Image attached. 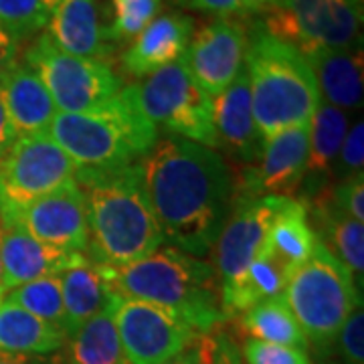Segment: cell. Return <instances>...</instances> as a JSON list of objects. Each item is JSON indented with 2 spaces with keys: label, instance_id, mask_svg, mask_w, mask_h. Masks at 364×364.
I'll list each match as a JSON object with an SVG mask.
<instances>
[{
  "label": "cell",
  "instance_id": "6da1fadb",
  "mask_svg": "<svg viewBox=\"0 0 364 364\" xmlns=\"http://www.w3.org/2000/svg\"><path fill=\"white\" fill-rule=\"evenodd\" d=\"M138 166L164 241L195 257L210 253L233 207L235 182L221 154L170 136Z\"/></svg>",
  "mask_w": 364,
  "mask_h": 364
},
{
  "label": "cell",
  "instance_id": "7a4b0ae2",
  "mask_svg": "<svg viewBox=\"0 0 364 364\" xmlns=\"http://www.w3.org/2000/svg\"><path fill=\"white\" fill-rule=\"evenodd\" d=\"M75 182L85 196L87 251L93 263L130 265L164 243L138 164L114 170L77 168Z\"/></svg>",
  "mask_w": 364,
  "mask_h": 364
},
{
  "label": "cell",
  "instance_id": "3957f363",
  "mask_svg": "<svg viewBox=\"0 0 364 364\" xmlns=\"http://www.w3.org/2000/svg\"><path fill=\"white\" fill-rule=\"evenodd\" d=\"M102 272L119 298L160 306L198 334L213 332L225 322L215 267L181 249L162 245L130 265H102Z\"/></svg>",
  "mask_w": 364,
  "mask_h": 364
},
{
  "label": "cell",
  "instance_id": "277c9868",
  "mask_svg": "<svg viewBox=\"0 0 364 364\" xmlns=\"http://www.w3.org/2000/svg\"><path fill=\"white\" fill-rule=\"evenodd\" d=\"M245 69L261 138L312 122L322 95L306 55L257 23L247 33Z\"/></svg>",
  "mask_w": 364,
  "mask_h": 364
},
{
  "label": "cell",
  "instance_id": "5b68a950",
  "mask_svg": "<svg viewBox=\"0 0 364 364\" xmlns=\"http://www.w3.org/2000/svg\"><path fill=\"white\" fill-rule=\"evenodd\" d=\"M49 136L77 168L114 170L138 164L156 144L158 130L144 116L132 83L97 109L57 112Z\"/></svg>",
  "mask_w": 364,
  "mask_h": 364
},
{
  "label": "cell",
  "instance_id": "8992f818",
  "mask_svg": "<svg viewBox=\"0 0 364 364\" xmlns=\"http://www.w3.org/2000/svg\"><path fill=\"white\" fill-rule=\"evenodd\" d=\"M282 298L308 344L316 346H330L346 318L360 306L354 277L320 239L312 255L291 272Z\"/></svg>",
  "mask_w": 364,
  "mask_h": 364
},
{
  "label": "cell",
  "instance_id": "52a82bcc",
  "mask_svg": "<svg viewBox=\"0 0 364 364\" xmlns=\"http://www.w3.org/2000/svg\"><path fill=\"white\" fill-rule=\"evenodd\" d=\"M138 105L154 128L174 138L219 148L213 122V100L200 90L181 61L162 67L134 83Z\"/></svg>",
  "mask_w": 364,
  "mask_h": 364
},
{
  "label": "cell",
  "instance_id": "ba28073f",
  "mask_svg": "<svg viewBox=\"0 0 364 364\" xmlns=\"http://www.w3.org/2000/svg\"><path fill=\"white\" fill-rule=\"evenodd\" d=\"M31 67L61 114H83L109 104L122 91V77L107 61L75 57L55 47L49 35H41L25 53Z\"/></svg>",
  "mask_w": 364,
  "mask_h": 364
},
{
  "label": "cell",
  "instance_id": "9c48e42d",
  "mask_svg": "<svg viewBox=\"0 0 364 364\" xmlns=\"http://www.w3.org/2000/svg\"><path fill=\"white\" fill-rule=\"evenodd\" d=\"M261 25L306 57L360 45L363 0H286Z\"/></svg>",
  "mask_w": 364,
  "mask_h": 364
},
{
  "label": "cell",
  "instance_id": "30bf717a",
  "mask_svg": "<svg viewBox=\"0 0 364 364\" xmlns=\"http://www.w3.org/2000/svg\"><path fill=\"white\" fill-rule=\"evenodd\" d=\"M77 166L49 134L16 138L0 162V219L75 182Z\"/></svg>",
  "mask_w": 364,
  "mask_h": 364
},
{
  "label": "cell",
  "instance_id": "8fae6325",
  "mask_svg": "<svg viewBox=\"0 0 364 364\" xmlns=\"http://www.w3.org/2000/svg\"><path fill=\"white\" fill-rule=\"evenodd\" d=\"M284 196H233V207L213 251L221 304L241 286L249 265L265 249L267 233Z\"/></svg>",
  "mask_w": 364,
  "mask_h": 364
},
{
  "label": "cell",
  "instance_id": "7c38bea8",
  "mask_svg": "<svg viewBox=\"0 0 364 364\" xmlns=\"http://www.w3.org/2000/svg\"><path fill=\"white\" fill-rule=\"evenodd\" d=\"M116 326L128 364L166 363L186 350L198 336L178 316L142 299H119Z\"/></svg>",
  "mask_w": 364,
  "mask_h": 364
},
{
  "label": "cell",
  "instance_id": "4fadbf2b",
  "mask_svg": "<svg viewBox=\"0 0 364 364\" xmlns=\"http://www.w3.org/2000/svg\"><path fill=\"white\" fill-rule=\"evenodd\" d=\"M310 152V124L277 132L263 140L257 166L235 182L233 196H286L294 198L306 181Z\"/></svg>",
  "mask_w": 364,
  "mask_h": 364
},
{
  "label": "cell",
  "instance_id": "5bb4252c",
  "mask_svg": "<svg viewBox=\"0 0 364 364\" xmlns=\"http://www.w3.org/2000/svg\"><path fill=\"white\" fill-rule=\"evenodd\" d=\"M245 51V26L233 18H217L193 33L181 63L196 85L208 97H215L243 71Z\"/></svg>",
  "mask_w": 364,
  "mask_h": 364
},
{
  "label": "cell",
  "instance_id": "9a60e30c",
  "mask_svg": "<svg viewBox=\"0 0 364 364\" xmlns=\"http://www.w3.org/2000/svg\"><path fill=\"white\" fill-rule=\"evenodd\" d=\"M0 223H16L37 241L61 251L85 253L90 247L87 207L77 182L41 196Z\"/></svg>",
  "mask_w": 364,
  "mask_h": 364
},
{
  "label": "cell",
  "instance_id": "2e32d148",
  "mask_svg": "<svg viewBox=\"0 0 364 364\" xmlns=\"http://www.w3.org/2000/svg\"><path fill=\"white\" fill-rule=\"evenodd\" d=\"M107 11V0H61L53 9L47 35L61 51L104 61L116 45L109 37L112 18H105Z\"/></svg>",
  "mask_w": 364,
  "mask_h": 364
},
{
  "label": "cell",
  "instance_id": "e0dca14e",
  "mask_svg": "<svg viewBox=\"0 0 364 364\" xmlns=\"http://www.w3.org/2000/svg\"><path fill=\"white\" fill-rule=\"evenodd\" d=\"M210 100L219 146H223L231 156L243 164L257 162L263 138L253 119L247 69L243 67V71L233 79V83Z\"/></svg>",
  "mask_w": 364,
  "mask_h": 364
},
{
  "label": "cell",
  "instance_id": "ac0fdd59",
  "mask_svg": "<svg viewBox=\"0 0 364 364\" xmlns=\"http://www.w3.org/2000/svg\"><path fill=\"white\" fill-rule=\"evenodd\" d=\"M195 33L191 16L166 13L156 16L142 33L130 41V47L122 55V69L134 77H148L162 67L181 61Z\"/></svg>",
  "mask_w": 364,
  "mask_h": 364
},
{
  "label": "cell",
  "instance_id": "d6986e66",
  "mask_svg": "<svg viewBox=\"0 0 364 364\" xmlns=\"http://www.w3.org/2000/svg\"><path fill=\"white\" fill-rule=\"evenodd\" d=\"M2 227V272L6 291L33 279L59 275L85 253H69L49 247L26 233L16 223H0Z\"/></svg>",
  "mask_w": 364,
  "mask_h": 364
},
{
  "label": "cell",
  "instance_id": "ffe728a7",
  "mask_svg": "<svg viewBox=\"0 0 364 364\" xmlns=\"http://www.w3.org/2000/svg\"><path fill=\"white\" fill-rule=\"evenodd\" d=\"M0 97L18 138L49 134L57 107L31 67L16 63L13 71L0 81Z\"/></svg>",
  "mask_w": 364,
  "mask_h": 364
},
{
  "label": "cell",
  "instance_id": "44dd1931",
  "mask_svg": "<svg viewBox=\"0 0 364 364\" xmlns=\"http://www.w3.org/2000/svg\"><path fill=\"white\" fill-rule=\"evenodd\" d=\"M59 282L65 310V340L73 336L85 322H90L93 316H97L119 299V296L107 284L102 265L93 263L87 255H81L71 267L59 273Z\"/></svg>",
  "mask_w": 364,
  "mask_h": 364
},
{
  "label": "cell",
  "instance_id": "7402d4cb",
  "mask_svg": "<svg viewBox=\"0 0 364 364\" xmlns=\"http://www.w3.org/2000/svg\"><path fill=\"white\" fill-rule=\"evenodd\" d=\"M312 67L320 95L338 109H358L363 105V45L348 49L318 51L306 57Z\"/></svg>",
  "mask_w": 364,
  "mask_h": 364
},
{
  "label": "cell",
  "instance_id": "603a6c76",
  "mask_svg": "<svg viewBox=\"0 0 364 364\" xmlns=\"http://www.w3.org/2000/svg\"><path fill=\"white\" fill-rule=\"evenodd\" d=\"M65 334L25 312L13 301H0V352L49 356L63 348Z\"/></svg>",
  "mask_w": 364,
  "mask_h": 364
},
{
  "label": "cell",
  "instance_id": "cb8c5ba5",
  "mask_svg": "<svg viewBox=\"0 0 364 364\" xmlns=\"http://www.w3.org/2000/svg\"><path fill=\"white\" fill-rule=\"evenodd\" d=\"M316 243L318 235L308 223V205L298 198L284 196L269 227L265 249H269L289 272H294L312 255Z\"/></svg>",
  "mask_w": 364,
  "mask_h": 364
},
{
  "label": "cell",
  "instance_id": "d4e9b609",
  "mask_svg": "<svg viewBox=\"0 0 364 364\" xmlns=\"http://www.w3.org/2000/svg\"><path fill=\"white\" fill-rule=\"evenodd\" d=\"M346 132H348L346 114L320 100L310 122V152L306 166V176H310V182L316 186L318 193L324 191L326 181L334 172V164L338 160Z\"/></svg>",
  "mask_w": 364,
  "mask_h": 364
},
{
  "label": "cell",
  "instance_id": "484cf974",
  "mask_svg": "<svg viewBox=\"0 0 364 364\" xmlns=\"http://www.w3.org/2000/svg\"><path fill=\"white\" fill-rule=\"evenodd\" d=\"M119 299L93 316L65 340V360L61 364H128L116 326V306Z\"/></svg>",
  "mask_w": 364,
  "mask_h": 364
},
{
  "label": "cell",
  "instance_id": "4316f807",
  "mask_svg": "<svg viewBox=\"0 0 364 364\" xmlns=\"http://www.w3.org/2000/svg\"><path fill=\"white\" fill-rule=\"evenodd\" d=\"M314 215L322 223V235L326 247L338 257L350 272L354 282L363 286L364 275V223L352 219L350 215L334 208L324 196H316Z\"/></svg>",
  "mask_w": 364,
  "mask_h": 364
},
{
  "label": "cell",
  "instance_id": "83f0119b",
  "mask_svg": "<svg viewBox=\"0 0 364 364\" xmlns=\"http://www.w3.org/2000/svg\"><path fill=\"white\" fill-rule=\"evenodd\" d=\"M289 275L291 272L286 265L277 259L269 249H263L259 257L249 265L247 273H245L241 286L237 287V291L221 304L225 320L237 318L239 314H243L263 299L282 296Z\"/></svg>",
  "mask_w": 364,
  "mask_h": 364
},
{
  "label": "cell",
  "instance_id": "f1b7e54d",
  "mask_svg": "<svg viewBox=\"0 0 364 364\" xmlns=\"http://www.w3.org/2000/svg\"><path fill=\"white\" fill-rule=\"evenodd\" d=\"M237 320H239V328L247 334V338L294 346L301 350H306L308 346V340L304 336L298 320L294 318V314L287 308L282 296L263 299L259 304L251 306L249 310L239 314Z\"/></svg>",
  "mask_w": 364,
  "mask_h": 364
},
{
  "label": "cell",
  "instance_id": "f546056e",
  "mask_svg": "<svg viewBox=\"0 0 364 364\" xmlns=\"http://www.w3.org/2000/svg\"><path fill=\"white\" fill-rule=\"evenodd\" d=\"M4 299L21 306L25 312L33 314L35 318L63 332L65 310H63L59 275H47V277H39L28 284L13 287L11 291H6Z\"/></svg>",
  "mask_w": 364,
  "mask_h": 364
},
{
  "label": "cell",
  "instance_id": "4dcf8cb0",
  "mask_svg": "<svg viewBox=\"0 0 364 364\" xmlns=\"http://www.w3.org/2000/svg\"><path fill=\"white\" fill-rule=\"evenodd\" d=\"M49 18L51 9L45 0H0V28L16 43L35 37Z\"/></svg>",
  "mask_w": 364,
  "mask_h": 364
},
{
  "label": "cell",
  "instance_id": "1f68e13d",
  "mask_svg": "<svg viewBox=\"0 0 364 364\" xmlns=\"http://www.w3.org/2000/svg\"><path fill=\"white\" fill-rule=\"evenodd\" d=\"M112 9L109 37L114 43H130L150 25L162 9V0H107Z\"/></svg>",
  "mask_w": 364,
  "mask_h": 364
},
{
  "label": "cell",
  "instance_id": "d6a6232c",
  "mask_svg": "<svg viewBox=\"0 0 364 364\" xmlns=\"http://www.w3.org/2000/svg\"><path fill=\"white\" fill-rule=\"evenodd\" d=\"M241 358L245 360V364H312L308 352L301 348L272 344L255 338H245Z\"/></svg>",
  "mask_w": 364,
  "mask_h": 364
},
{
  "label": "cell",
  "instance_id": "836d02e7",
  "mask_svg": "<svg viewBox=\"0 0 364 364\" xmlns=\"http://www.w3.org/2000/svg\"><path fill=\"white\" fill-rule=\"evenodd\" d=\"M336 350L342 364H364V312L358 306L336 334Z\"/></svg>",
  "mask_w": 364,
  "mask_h": 364
},
{
  "label": "cell",
  "instance_id": "e575fe53",
  "mask_svg": "<svg viewBox=\"0 0 364 364\" xmlns=\"http://www.w3.org/2000/svg\"><path fill=\"white\" fill-rule=\"evenodd\" d=\"M364 168V124L363 119H358L350 130L346 132V138L340 148L338 160L334 164V176H338V181L348 178L354 174H360Z\"/></svg>",
  "mask_w": 364,
  "mask_h": 364
},
{
  "label": "cell",
  "instance_id": "d590c367",
  "mask_svg": "<svg viewBox=\"0 0 364 364\" xmlns=\"http://www.w3.org/2000/svg\"><path fill=\"white\" fill-rule=\"evenodd\" d=\"M217 340H219L217 330L207 332V334H198L186 350H182L181 354H176L174 358L162 364H213L215 352H217Z\"/></svg>",
  "mask_w": 364,
  "mask_h": 364
},
{
  "label": "cell",
  "instance_id": "8d00e7d4",
  "mask_svg": "<svg viewBox=\"0 0 364 364\" xmlns=\"http://www.w3.org/2000/svg\"><path fill=\"white\" fill-rule=\"evenodd\" d=\"M188 4L200 13L217 14L219 18H229L241 13V0H188Z\"/></svg>",
  "mask_w": 364,
  "mask_h": 364
},
{
  "label": "cell",
  "instance_id": "74e56055",
  "mask_svg": "<svg viewBox=\"0 0 364 364\" xmlns=\"http://www.w3.org/2000/svg\"><path fill=\"white\" fill-rule=\"evenodd\" d=\"M18 43L0 28V81L6 77L16 65Z\"/></svg>",
  "mask_w": 364,
  "mask_h": 364
},
{
  "label": "cell",
  "instance_id": "f35d334b",
  "mask_svg": "<svg viewBox=\"0 0 364 364\" xmlns=\"http://www.w3.org/2000/svg\"><path fill=\"white\" fill-rule=\"evenodd\" d=\"M213 364H243L241 358V350L237 348L233 340L227 334L219 332V340H217V352H215V360Z\"/></svg>",
  "mask_w": 364,
  "mask_h": 364
},
{
  "label": "cell",
  "instance_id": "ab89813d",
  "mask_svg": "<svg viewBox=\"0 0 364 364\" xmlns=\"http://www.w3.org/2000/svg\"><path fill=\"white\" fill-rule=\"evenodd\" d=\"M16 132H14L13 124H11V117L6 114V107H4V102L0 97V162L2 158L9 154V150L13 148V144L16 142Z\"/></svg>",
  "mask_w": 364,
  "mask_h": 364
},
{
  "label": "cell",
  "instance_id": "60d3db41",
  "mask_svg": "<svg viewBox=\"0 0 364 364\" xmlns=\"http://www.w3.org/2000/svg\"><path fill=\"white\" fill-rule=\"evenodd\" d=\"M0 364H61V360L49 358V356H35V354H9V352H0Z\"/></svg>",
  "mask_w": 364,
  "mask_h": 364
},
{
  "label": "cell",
  "instance_id": "b9f144b4",
  "mask_svg": "<svg viewBox=\"0 0 364 364\" xmlns=\"http://www.w3.org/2000/svg\"><path fill=\"white\" fill-rule=\"evenodd\" d=\"M273 6H277V0H241V13L243 14L267 13Z\"/></svg>",
  "mask_w": 364,
  "mask_h": 364
},
{
  "label": "cell",
  "instance_id": "7bdbcfd3",
  "mask_svg": "<svg viewBox=\"0 0 364 364\" xmlns=\"http://www.w3.org/2000/svg\"><path fill=\"white\" fill-rule=\"evenodd\" d=\"M6 296V286H4V272H2V227H0V299Z\"/></svg>",
  "mask_w": 364,
  "mask_h": 364
},
{
  "label": "cell",
  "instance_id": "ee69618b",
  "mask_svg": "<svg viewBox=\"0 0 364 364\" xmlns=\"http://www.w3.org/2000/svg\"><path fill=\"white\" fill-rule=\"evenodd\" d=\"M59 2H61V0H45V4H47V6L51 9V13H53V9H55V6H57Z\"/></svg>",
  "mask_w": 364,
  "mask_h": 364
},
{
  "label": "cell",
  "instance_id": "f6af8a7d",
  "mask_svg": "<svg viewBox=\"0 0 364 364\" xmlns=\"http://www.w3.org/2000/svg\"><path fill=\"white\" fill-rule=\"evenodd\" d=\"M284 2H286V0H277V6H279V4H284Z\"/></svg>",
  "mask_w": 364,
  "mask_h": 364
},
{
  "label": "cell",
  "instance_id": "bcb514c9",
  "mask_svg": "<svg viewBox=\"0 0 364 364\" xmlns=\"http://www.w3.org/2000/svg\"><path fill=\"white\" fill-rule=\"evenodd\" d=\"M0 301H2V299H0Z\"/></svg>",
  "mask_w": 364,
  "mask_h": 364
}]
</instances>
